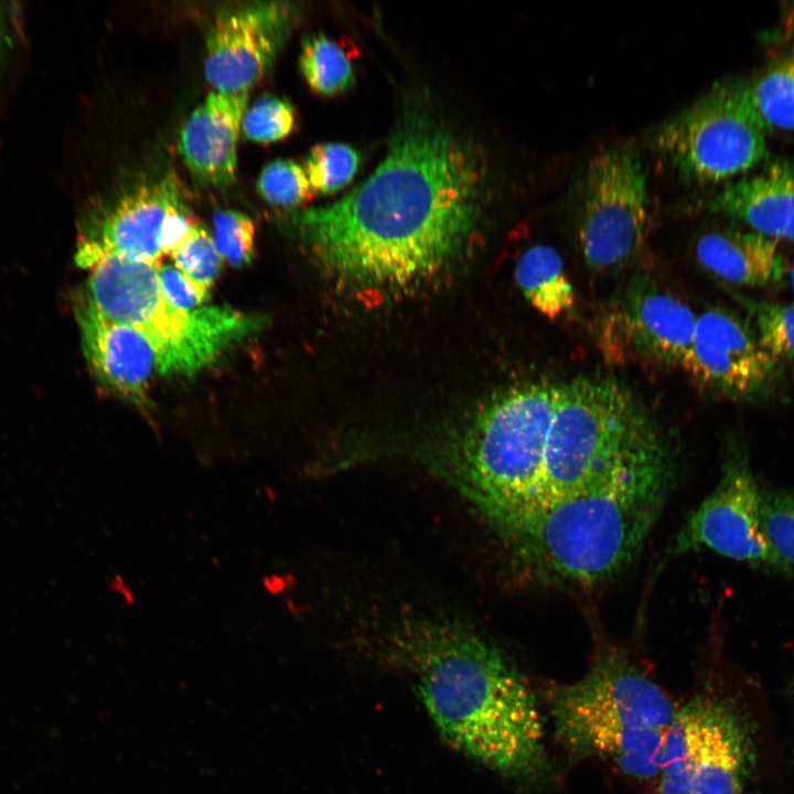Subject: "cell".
<instances>
[{"mask_svg": "<svg viewBox=\"0 0 794 794\" xmlns=\"http://www.w3.org/2000/svg\"><path fill=\"white\" fill-rule=\"evenodd\" d=\"M486 176L474 147L411 110L365 181L291 223L336 286L358 296H397L430 282L468 251L486 203Z\"/></svg>", "mask_w": 794, "mask_h": 794, "instance_id": "6da1fadb", "label": "cell"}, {"mask_svg": "<svg viewBox=\"0 0 794 794\" xmlns=\"http://www.w3.org/2000/svg\"><path fill=\"white\" fill-rule=\"evenodd\" d=\"M383 635L451 748L505 776L525 779L545 766L536 696L494 644L447 618L409 616Z\"/></svg>", "mask_w": 794, "mask_h": 794, "instance_id": "7a4b0ae2", "label": "cell"}, {"mask_svg": "<svg viewBox=\"0 0 794 794\" xmlns=\"http://www.w3.org/2000/svg\"><path fill=\"white\" fill-rule=\"evenodd\" d=\"M669 443L496 532L513 564L538 583L592 587L622 571L644 545L675 480Z\"/></svg>", "mask_w": 794, "mask_h": 794, "instance_id": "3957f363", "label": "cell"}, {"mask_svg": "<svg viewBox=\"0 0 794 794\" xmlns=\"http://www.w3.org/2000/svg\"><path fill=\"white\" fill-rule=\"evenodd\" d=\"M550 710L568 750L607 759L641 780L657 776L677 712L657 684L618 657L601 658L581 679L555 688Z\"/></svg>", "mask_w": 794, "mask_h": 794, "instance_id": "277c9868", "label": "cell"}, {"mask_svg": "<svg viewBox=\"0 0 794 794\" xmlns=\"http://www.w3.org/2000/svg\"><path fill=\"white\" fill-rule=\"evenodd\" d=\"M77 265L90 271L84 293L105 316L140 332L161 374H193L229 344L257 330L261 320L230 308L181 310L163 296L158 265L106 254Z\"/></svg>", "mask_w": 794, "mask_h": 794, "instance_id": "5b68a950", "label": "cell"}, {"mask_svg": "<svg viewBox=\"0 0 794 794\" xmlns=\"http://www.w3.org/2000/svg\"><path fill=\"white\" fill-rule=\"evenodd\" d=\"M763 122L747 81L725 79L666 119L653 144L686 182L706 185L743 174L769 158Z\"/></svg>", "mask_w": 794, "mask_h": 794, "instance_id": "8992f818", "label": "cell"}, {"mask_svg": "<svg viewBox=\"0 0 794 794\" xmlns=\"http://www.w3.org/2000/svg\"><path fill=\"white\" fill-rule=\"evenodd\" d=\"M575 194L576 236L588 267L603 273L632 265L651 225L647 178L637 154L626 148L598 153Z\"/></svg>", "mask_w": 794, "mask_h": 794, "instance_id": "52a82bcc", "label": "cell"}, {"mask_svg": "<svg viewBox=\"0 0 794 794\" xmlns=\"http://www.w3.org/2000/svg\"><path fill=\"white\" fill-rule=\"evenodd\" d=\"M752 760L749 736L732 712L693 700L677 709L668 728L658 794H742Z\"/></svg>", "mask_w": 794, "mask_h": 794, "instance_id": "ba28073f", "label": "cell"}, {"mask_svg": "<svg viewBox=\"0 0 794 794\" xmlns=\"http://www.w3.org/2000/svg\"><path fill=\"white\" fill-rule=\"evenodd\" d=\"M760 502L748 451L732 440L717 486L688 515L675 536L670 555L707 548L753 567L791 572L762 530Z\"/></svg>", "mask_w": 794, "mask_h": 794, "instance_id": "9c48e42d", "label": "cell"}, {"mask_svg": "<svg viewBox=\"0 0 794 794\" xmlns=\"http://www.w3.org/2000/svg\"><path fill=\"white\" fill-rule=\"evenodd\" d=\"M697 315L667 287L651 276L636 277L603 316L600 347L615 362L658 368H680Z\"/></svg>", "mask_w": 794, "mask_h": 794, "instance_id": "30bf717a", "label": "cell"}, {"mask_svg": "<svg viewBox=\"0 0 794 794\" xmlns=\"http://www.w3.org/2000/svg\"><path fill=\"white\" fill-rule=\"evenodd\" d=\"M680 369L705 394L749 401L773 388L777 364L750 325L726 309L710 308L697 315Z\"/></svg>", "mask_w": 794, "mask_h": 794, "instance_id": "8fae6325", "label": "cell"}, {"mask_svg": "<svg viewBox=\"0 0 794 794\" xmlns=\"http://www.w3.org/2000/svg\"><path fill=\"white\" fill-rule=\"evenodd\" d=\"M282 2H254L221 9L206 37L204 72L214 90L249 92L275 58L290 26Z\"/></svg>", "mask_w": 794, "mask_h": 794, "instance_id": "7c38bea8", "label": "cell"}, {"mask_svg": "<svg viewBox=\"0 0 794 794\" xmlns=\"http://www.w3.org/2000/svg\"><path fill=\"white\" fill-rule=\"evenodd\" d=\"M82 345L99 383L135 403L147 398L150 379L159 366L148 340L136 329L100 313L82 292L74 299Z\"/></svg>", "mask_w": 794, "mask_h": 794, "instance_id": "4fadbf2b", "label": "cell"}, {"mask_svg": "<svg viewBox=\"0 0 794 794\" xmlns=\"http://www.w3.org/2000/svg\"><path fill=\"white\" fill-rule=\"evenodd\" d=\"M180 202L176 184L170 178L135 189L105 215L97 233L79 244L75 259L106 254L160 264L164 221Z\"/></svg>", "mask_w": 794, "mask_h": 794, "instance_id": "5bb4252c", "label": "cell"}, {"mask_svg": "<svg viewBox=\"0 0 794 794\" xmlns=\"http://www.w3.org/2000/svg\"><path fill=\"white\" fill-rule=\"evenodd\" d=\"M248 95L213 89L182 126L179 151L201 182L223 187L235 180L237 139Z\"/></svg>", "mask_w": 794, "mask_h": 794, "instance_id": "9a60e30c", "label": "cell"}, {"mask_svg": "<svg viewBox=\"0 0 794 794\" xmlns=\"http://www.w3.org/2000/svg\"><path fill=\"white\" fill-rule=\"evenodd\" d=\"M700 205L773 239L794 240V162L773 160L759 173L722 186Z\"/></svg>", "mask_w": 794, "mask_h": 794, "instance_id": "2e32d148", "label": "cell"}, {"mask_svg": "<svg viewBox=\"0 0 794 794\" xmlns=\"http://www.w3.org/2000/svg\"><path fill=\"white\" fill-rule=\"evenodd\" d=\"M694 251L707 272L739 287L775 285L785 271L780 240L753 230L706 232L696 240Z\"/></svg>", "mask_w": 794, "mask_h": 794, "instance_id": "e0dca14e", "label": "cell"}, {"mask_svg": "<svg viewBox=\"0 0 794 794\" xmlns=\"http://www.w3.org/2000/svg\"><path fill=\"white\" fill-rule=\"evenodd\" d=\"M516 282L532 308L556 319L575 305L576 298L560 255L550 246L534 245L519 257Z\"/></svg>", "mask_w": 794, "mask_h": 794, "instance_id": "ac0fdd59", "label": "cell"}, {"mask_svg": "<svg viewBox=\"0 0 794 794\" xmlns=\"http://www.w3.org/2000/svg\"><path fill=\"white\" fill-rule=\"evenodd\" d=\"M749 99L765 129L794 133V46L747 81Z\"/></svg>", "mask_w": 794, "mask_h": 794, "instance_id": "d6986e66", "label": "cell"}, {"mask_svg": "<svg viewBox=\"0 0 794 794\" xmlns=\"http://www.w3.org/2000/svg\"><path fill=\"white\" fill-rule=\"evenodd\" d=\"M299 64L308 86L318 95H340L355 84L352 53L343 42L324 33H312L303 39Z\"/></svg>", "mask_w": 794, "mask_h": 794, "instance_id": "ffe728a7", "label": "cell"}, {"mask_svg": "<svg viewBox=\"0 0 794 794\" xmlns=\"http://www.w3.org/2000/svg\"><path fill=\"white\" fill-rule=\"evenodd\" d=\"M760 346L779 365L794 363V304L745 301Z\"/></svg>", "mask_w": 794, "mask_h": 794, "instance_id": "44dd1931", "label": "cell"}, {"mask_svg": "<svg viewBox=\"0 0 794 794\" xmlns=\"http://www.w3.org/2000/svg\"><path fill=\"white\" fill-rule=\"evenodd\" d=\"M360 162V153L353 147L325 142L310 149L304 160V170L315 193L330 194L352 181Z\"/></svg>", "mask_w": 794, "mask_h": 794, "instance_id": "7402d4cb", "label": "cell"}, {"mask_svg": "<svg viewBox=\"0 0 794 794\" xmlns=\"http://www.w3.org/2000/svg\"><path fill=\"white\" fill-rule=\"evenodd\" d=\"M760 521L772 549L794 570V490L775 489L761 492Z\"/></svg>", "mask_w": 794, "mask_h": 794, "instance_id": "603a6c76", "label": "cell"}, {"mask_svg": "<svg viewBox=\"0 0 794 794\" xmlns=\"http://www.w3.org/2000/svg\"><path fill=\"white\" fill-rule=\"evenodd\" d=\"M170 255L174 266L201 290L208 293L218 276L223 258L206 229L196 223L186 238Z\"/></svg>", "mask_w": 794, "mask_h": 794, "instance_id": "cb8c5ba5", "label": "cell"}, {"mask_svg": "<svg viewBox=\"0 0 794 794\" xmlns=\"http://www.w3.org/2000/svg\"><path fill=\"white\" fill-rule=\"evenodd\" d=\"M257 189L267 202L279 206H297L315 194L304 168L285 159L271 161L262 169Z\"/></svg>", "mask_w": 794, "mask_h": 794, "instance_id": "d4e9b609", "label": "cell"}, {"mask_svg": "<svg viewBox=\"0 0 794 794\" xmlns=\"http://www.w3.org/2000/svg\"><path fill=\"white\" fill-rule=\"evenodd\" d=\"M296 126V111L286 99L260 96L246 109L242 128L246 137L258 142H272L289 136Z\"/></svg>", "mask_w": 794, "mask_h": 794, "instance_id": "484cf974", "label": "cell"}, {"mask_svg": "<svg viewBox=\"0 0 794 794\" xmlns=\"http://www.w3.org/2000/svg\"><path fill=\"white\" fill-rule=\"evenodd\" d=\"M215 247L233 266L248 264L254 257L255 225L253 219L235 210H219L213 215Z\"/></svg>", "mask_w": 794, "mask_h": 794, "instance_id": "4316f807", "label": "cell"}, {"mask_svg": "<svg viewBox=\"0 0 794 794\" xmlns=\"http://www.w3.org/2000/svg\"><path fill=\"white\" fill-rule=\"evenodd\" d=\"M157 270L162 293L174 307L184 311H193L201 308V304L208 298V293L194 285L174 265L159 264Z\"/></svg>", "mask_w": 794, "mask_h": 794, "instance_id": "83f0119b", "label": "cell"}, {"mask_svg": "<svg viewBox=\"0 0 794 794\" xmlns=\"http://www.w3.org/2000/svg\"><path fill=\"white\" fill-rule=\"evenodd\" d=\"M11 15L10 10L0 2V63L10 44L11 39Z\"/></svg>", "mask_w": 794, "mask_h": 794, "instance_id": "f1b7e54d", "label": "cell"}, {"mask_svg": "<svg viewBox=\"0 0 794 794\" xmlns=\"http://www.w3.org/2000/svg\"><path fill=\"white\" fill-rule=\"evenodd\" d=\"M790 281H791L793 292H794V256H793V259H792V262L790 266Z\"/></svg>", "mask_w": 794, "mask_h": 794, "instance_id": "f546056e", "label": "cell"}]
</instances>
